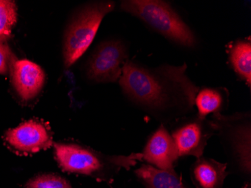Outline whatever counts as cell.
Instances as JSON below:
<instances>
[{
    "label": "cell",
    "mask_w": 251,
    "mask_h": 188,
    "mask_svg": "<svg viewBox=\"0 0 251 188\" xmlns=\"http://www.w3.org/2000/svg\"><path fill=\"white\" fill-rule=\"evenodd\" d=\"M187 70L186 63L148 67L126 61L120 85L132 103L166 124L186 117L194 109L200 87L187 76Z\"/></svg>",
    "instance_id": "obj_1"
},
{
    "label": "cell",
    "mask_w": 251,
    "mask_h": 188,
    "mask_svg": "<svg viewBox=\"0 0 251 188\" xmlns=\"http://www.w3.org/2000/svg\"><path fill=\"white\" fill-rule=\"evenodd\" d=\"M121 8L175 45L187 49L198 46L195 32L169 2L162 0H126L121 2Z\"/></svg>",
    "instance_id": "obj_2"
},
{
    "label": "cell",
    "mask_w": 251,
    "mask_h": 188,
    "mask_svg": "<svg viewBox=\"0 0 251 188\" xmlns=\"http://www.w3.org/2000/svg\"><path fill=\"white\" fill-rule=\"evenodd\" d=\"M211 122L229 161L226 163L229 167L228 172L232 171L245 179H251V112H237L231 115L214 114Z\"/></svg>",
    "instance_id": "obj_3"
},
{
    "label": "cell",
    "mask_w": 251,
    "mask_h": 188,
    "mask_svg": "<svg viewBox=\"0 0 251 188\" xmlns=\"http://www.w3.org/2000/svg\"><path fill=\"white\" fill-rule=\"evenodd\" d=\"M111 1L92 2L81 8L66 29L63 45L66 67L73 66L88 49L97 35L101 21L115 9Z\"/></svg>",
    "instance_id": "obj_4"
},
{
    "label": "cell",
    "mask_w": 251,
    "mask_h": 188,
    "mask_svg": "<svg viewBox=\"0 0 251 188\" xmlns=\"http://www.w3.org/2000/svg\"><path fill=\"white\" fill-rule=\"evenodd\" d=\"M55 157L66 172L87 175H103L111 168H127L142 161V154L105 158L92 150L74 144L55 143Z\"/></svg>",
    "instance_id": "obj_5"
},
{
    "label": "cell",
    "mask_w": 251,
    "mask_h": 188,
    "mask_svg": "<svg viewBox=\"0 0 251 188\" xmlns=\"http://www.w3.org/2000/svg\"><path fill=\"white\" fill-rule=\"evenodd\" d=\"M127 49L120 40H108L100 44L87 65L89 80L97 83L119 81L123 66L127 58Z\"/></svg>",
    "instance_id": "obj_6"
},
{
    "label": "cell",
    "mask_w": 251,
    "mask_h": 188,
    "mask_svg": "<svg viewBox=\"0 0 251 188\" xmlns=\"http://www.w3.org/2000/svg\"><path fill=\"white\" fill-rule=\"evenodd\" d=\"M177 121L171 135L176 142L179 157H202L208 140L216 134L211 120L201 118L197 114Z\"/></svg>",
    "instance_id": "obj_7"
},
{
    "label": "cell",
    "mask_w": 251,
    "mask_h": 188,
    "mask_svg": "<svg viewBox=\"0 0 251 188\" xmlns=\"http://www.w3.org/2000/svg\"><path fill=\"white\" fill-rule=\"evenodd\" d=\"M142 155V160L156 169L175 170V166L179 158L178 151L174 139L164 124L159 126L152 134Z\"/></svg>",
    "instance_id": "obj_8"
},
{
    "label": "cell",
    "mask_w": 251,
    "mask_h": 188,
    "mask_svg": "<svg viewBox=\"0 0 251 188\" xmlns=\"http://www.w3.org/2000/svg\"><path fill=\"white\" fill-rule=\"evenodd\" d=\"M5 141L14 149L22 153H36L50 148L52 138L47 129L37 121H26L5 134Z\"/></svg>",
    "instance_id": "obj_9"
},
{
    "label": "cell",
    "mask_w": 251,
    "mask_h": 188,
    "mask_svg": "<svg viewBox=\"0 0 251 188\" xmlns=\"http://www.w3.org/2000/svg\"><path fill=\"white\" fill-rule=\"evenodd\" d=\"M45 80L43 69L36 63L28 60H17L14 63L12 81L23 100L36 97L43 87Z\"/></svg>",
    "instance_id": "obj_10"
},
{
    "label": "cell",
    "mask_w": 251,
    "mask_h": 188,
    "mask_svg": "<svg viewBox=\"0 0 251 188\" xmlns=\"http://www.w3.org/2000/svg\"><path fill=\"white\" fill-rule=\"evenodd\" d=\"M226 163L212 158H197L191 166V178L197 188H222L229 175Z\"/></svg>",
    "instance_id": "obj_11"
},
{
    "label": "cell",
    "mask_w": 251,
    "mask_h": 188,
    "mask_svg": "<svg viewBox=\"0 0 251 188\" xmlns=\"http://www.w3.org/2000/svg\"><path fill=\"white\" fill-rule=\"evenodd\" d=\"M228 60L231 68L241 80L251 89V39H239L227 46Z\"/></svg>",
    "instance_id": "obj_12"
},
{
    "label": "cell",
    "mask_w": 251,
    "mask_h": 188,
    "mask_svg": "<svg viewBox=\"0 0 251 188\" xmlns=\"http://www.w3.org/2000/svg\"><path fill=\"white\" fill-rule=\"evenodd\" d=\"M229 90L226 87H203L200 89L195 99L198 109L197 115L207 118L210 114H222L229 105Z\"/></svg>",
    "instance_id": "obj_13"
},
{
    "label": "cell",
    "mask_w": 251,
    "mask_h": 188,
    "mask_svg": "<svg viewBox=\"0 0 251 188\" xmlns=\"http://www.w3.org/2000/svg\"><path fill=\"white\" fill-rule=\"evenodd\" d=\"M17 21V8L12 1L0 2V37L11 33Z\"/></svg>",
    "instance_id": "obj_14"
},
{
    "label": "cell",
    "mask_w": 251,
    "mask_h": 188,
    "mask_svg": "<svg viewBox=\"0 0 251 188\" xmlns=\"http://www.w3.org/2000/svg\"><path fill=\"white\" fill-rule=\"evenodd\" d=\"M25 188H73L70 182L60 175H41L28 181Z\"/></svg>",
    "instance_id": "obj_15"
},
{
    "label": "cell",
    "mask_w": 251,
    "mask_h": 188,
    "mask_svg": "<svg viewBox=\"0 0 251 188\" xmlns=\"http://www.w3.org/2000/svg\"><path fill=\"white\" fill-rule=\"evenodd\" d=\"M10 52L6 45L0 43V74H5L8 70Z\"/></svg>",
    "instance_id": "obj_16"
},
{
    "label": "cell",
    "mask_w": 251,
    "mask_h": 188,
    "mask_svg": "<svg viewBox=\"0 0 251 188\" xmlns=\"http://www.w3.org/2000/svg\"><path fill=\"white\" fill-rule=\"evenodd\" d=\"M251 188V187H250V188Z\"/></svg>",
    "instance_id": "obj_17"
},
{
    "label": "cell",
    "mask_w": 251,
    "mask_h": 188,
    "mask_svg": "<svg viewBox=\"0 0 251 188\" xmlns=\"http://www.w3.org/2000/svg\"><path fill=\"white\" fill-rule=\"evenodd\" d=\"M0 2H1V1H0Z\"/></svg>",
    "instance_id": "obj_18"
}]
</instances>
